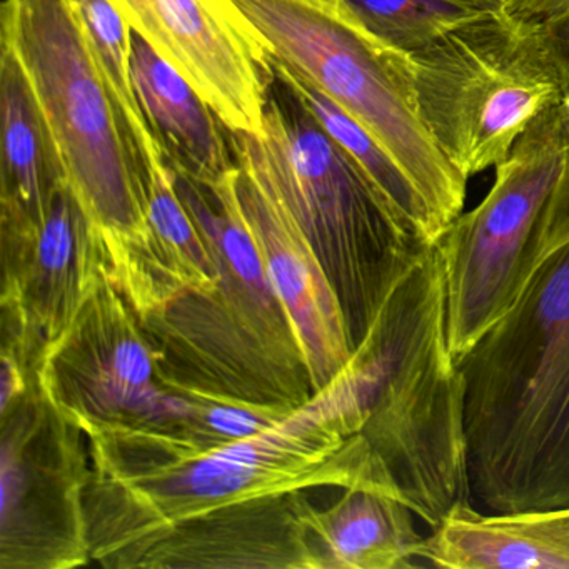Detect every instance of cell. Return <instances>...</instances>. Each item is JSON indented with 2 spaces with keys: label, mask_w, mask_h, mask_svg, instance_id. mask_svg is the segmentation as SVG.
Segmentation results:
<instances>
[{
  "label": "cell",
  "mask_w": 569,
  "mask_h": 569,
  "mask_svg": "<svg viewBox=\"0 0 569 569\" xmlns=\"http://www.w3.org/2000/svg\"><path fill=\"white\" fill-rule=\"evenodd\" d=\"M369 389L371 368L352 352L311 401L228 445L199 448L146 428L84 429L91 562L129 569L146 546L182 522L308 489L366 488L399 499L361 436Z\"/></svg>",
  "instance_id": "obj_1"
},
{
  "label": "cell",
  "mask_w": 569,
  "mask_h": 569,
  "mask_svg": "<svg viewBox=\"0 0 569 569\" xmlns=\"http://www.w3.org/2000/svg\"><path fill=\"white\" fill-rule=\"evenodd\" d=\"M458 366L476 508H569V238Z\"/></svg>",
  "instance_id": "obj_2"
},
{
  "label": "cell",
  "mask_w": 569,
  "mask_h": 569,
  "mask_svg": "<svg viewBox=\"0 0 569 569\" xmlns=\"http://www.w3.org/2000/svg\"><path fill=\"white\" fill-rule=\"evenodd\" d=\"M0 44L28 74L109 278L139 318L161 311L172 296L148 221L154 164L132 142L71 0H4Z\"/></svg>",
  "instance_id": "obj_3"
},
{
  "label": "cell",
  "mask_w": 569,
  "mask_h": 569,
  "mask_svg": "<svg viewBox=\"0 0 569 569\" xmlns=\"http://www.w3.org/2000/svg\"><path fill=\"white\" fill-rule=\"evenodd\" d=\"M171 171L216 266V282L141 319L164 378L249 405L295 409L311 401L308 359L236 194L234 174L202 184Z\"/></svg>",
  "instance_id": "obj_4"
},
{
  "label": "cell",
  "mask_w": 569,
  "mask_h": 569,
  "mask_svg": "<svg viewBox=\"0 0 569 569\" xmlns=\"http://www.w3.org/2000/svg\"><path fill=\"white\" fill-rule=\"evenodd\" d=\"M261 134L231 131L248 168L295 219L338 295L352 351L429 248L274 68Z\"/></svg>",
  "instance_id": "obj_5"
},
{
  "label": "cell",
  "mask_w": 569,
  "mask_h": 569,
  "mask_svg": "<svg viewBox=\"0 0 569 569\" xmlns=\"http://www.w3.org/2000/svg\"><path fill=\"white\" fill-rule=\"evenodd\" d=\"M495 184L436 241L449 351L461 361L569 238V151L549 109L496 166Z\"/></svg>",
  "instance_id": "obj_6"
},
{
  "label": "cell",
  "mask_w": 569,
  "mask_h": 569,
  "mask_svg": "<svg viewBox=\"0 0 569 569\" xmlns=\"http://www.w3.org/2000/svg\"><path fill=\"white\" fill-rule=\"evenodd\" d=\"M271 58L305 76L398 161L442 232L465 208L462 176L419 116L409 54L366 31L329 0H234Z\"/></svg>",
  "instance_id": "obj_7"
},
{
  "label": "cell",
  "mask_w": 569,
  "mask_h": 569,
  "mask_svg": "<svg viewBox=\"0 0 569 569\" xmlns=\"http://www.w3.org/2000/svg\"><path fill=\"white\" fill-rule=\"evenodd\" d=\"M422 124L466 178L496 168L561 98L538 24L489 12L409 54Z\"/></svg>",
  "instance_id": "obj_8"
},
{
  "label": "cell",
  "mask_w": 569,
  "mask_h": 569,
  "mask_svg": "<svg viewBox=\"0 0 569 569\" xmlns=\"http://www.w3.org/2000/svg\"><path fill=\"white\" fill-rule=\"evenodd\" d=\"M0 415V569L89 565L84 432L39 385Z\"/></svg>",
  "instance_id": "obj_9"
},
{
  "label": "cell",
  "mask_w": 569,
  "mask_h": 569,
  "mask_svg": "<svg viewBox=\"0 0 569 569\" xmlns=\"http://www.w3.org/2000/svg\"><path fill=\"white\" fill-rule=\"evenodd\" d=\"M39 389L81 431L92 426L154 428L168 388L161 352L108 272L38 369Z\"/></svg>",
  "instance_id": "obj_10"
},
{
  "label": "cell",
  "mask_w": 569,
  "mask_h": 569,
  "mask_svg": "<svg viewBox=\"0 0 569 569\" xmlns=\"http://www.w3.org/2000/svg\"><path fill=\"white\" fill-rule=\"evenodd\" d=\"M231 131L261 134L271 51L234 0H112Z\"/></svg>",
  "instance_id": "obj_11"
},
{
  "label": "cell",
  "mask_w": 569,
  "mask_h": 569,
  "mask_svg": "<svg viewBox=\"0 0 569 569\" xmlns=\"http://www.w3.org/2000/svg\"><path fill=\"white\" fill-rule=\"evenodd\" d=\"M2 342L38 375L106 271L91 221L68 182L52 194L36 228L0 232Z\"/></svg>",
  "instance_id": "obj_12"
},
{
  "label": "cell",
  "mask_w": 569,
  "mask_h": 569,
  "mask_svg": "<svg viewBox=\"0 0 569 569\" xmlns=\"http://www.w3.org/2000/svg\"><path fill=\"white\" fill-rule=\"evenodd\" d=\"M234 186L269 279L301 339L312 388L319 392L352 356L341 302L318 254L281 201L242 164Z\"/></svg>",
  "instance_id": "obj_13"
},
{
  "label": "cell",
  "mask_w": 569,
  "mask_h": 569,
  "mask_svg": "<svg viewBox=\"0 0 569 569\" xmlns=\"http://www.w3.org/2000/svg\"><path fill=\"white\" fill-rule=\"evenodd\" d=\"M305 499L292 492L182 522L146 546L131 568L318 569L301 521Z\"/></svg>",
  "instance_id": "obj_14"
},
{
  "label": "cell",
  "mask_w": 569,
  "mask_h": 569,
  "mask_svg": "<svg viewBox=\"0 0 569 569\" xmlns=\"http://www.w3.org/2000/svg\"><path fill=\"white\" fill-rule=\"evenodd\" d=\"M132 84L168 168L209 186L238 171L231 129L194 86L134 31Z\"/></svg>",
  "instance_id": "obj_15"
},
{
  "label": "cell",
  "mask_w": 569,
  "mask_h": 569,
  "mask_svg": "<svg viewBox=\"0 0 569 569\" xmlns=\"http://www.w3.org/2000/svg\"><path fill=\"white\" fill-rule=\"evenodd\" d=\"M69 181L61 149L19 59L0 44V232L36 228Z\"/></svg>",
  "instance_id": "obj_16"
},
{
  "label": "cell",
  "mask_w": 569,
  "mask_h": 569,
  "mask_svg": "<svg viewBox=\"0 0 569 569\" xmlns=\"http://www.w3.org/2000/svg\"><path fill=\"white\" fill-rule=\"evenodd\" d=\"M412 516L399 499L366 488L345 489L329 508L301 506L318 569L412 568L426 541Z\"/></svg>",
  "instance_id": "obj_17"
},
{
  "label": "cell",
  "mask_w": 569,
  "mask_h": 569,
  "mask_svg": "<svg viewBox=\"0 0 569 569\" xmlns=\"http://www.w3.org/2000/svg\"><path fill=\"white\" fill-rule=\"evenodd\" d=\"M272 66L291 82L309 111L329 136L348 152L349 158L365 172L376 191L388 202L395 214L429 244L441 238L435 218L421 192L416 188L405 169L382 148L381 142L369 134L348 112L342 111L321 89L316 88L305 76L276 62Z\"/></svg>",
  "instance_id": "obj_18"
},
{
  "label": "cell",
  "mask_w": 569,
  "mask_h": 569,
  "mask_svg": "<svg viewBox=\"0 0 569 569\" xmlns=\"http://www.w3.org/2000/svg\"><path fill=\"white\" fill-rule=\"evenodd\" d=\"M148 221L172 299L182 292L212 288L216 266L211 251L191 212L179 198L171 171L162 158L152 166Z\"/></svg>",
  "instance_id": "obj_19"
},
{
  "label": "cell",
  "mask_w": 569,
  "mask_h": 569,
  "mask_svg": "<svg viewBox=\"0 0 569 569\" xmlns=\"http://www.w3.org/2000/svg\"><path fill=\"white\" fill-rule=\"evenodd\" d=\"M92 54L118 102L122 121L149 164L161 154L149 131L132 84V29L112 0H71Z\"/></svg>",
  "instance_id": "obj_20"
},
{
  "label": "cell",
  "mask_w": 569,
  "mask_h": 569,
  "mask_svg": "<svg viewBox=\"0 0 569 569\" xmlns=\"http://www.w3.org/2000/svg\"><path fill=\"white\" fill-rule=\"evenodd\" d=\"M379 41L412 54L495 12L475 0H336Z\"/></svg>",
  "instance_id": "obj_21"
},
{
  "label": "cell",
  "mask_w": 569,
  "mask_h": 569,
  "mask_svg": "<svg viewBox=\"0 0 569 569\" xmlns=\"http://www.w3.org/2000/svg\"><path fill=\"white\" fill-rule=\"evenodd\" d=\"M502 12L541 26L569 14V0H506Z\"/></svg>",
  "instance_id": "obj_22"
},
{
  "label": "cell",
  "mask_w": 569,
  "mask_h": 569,
  "mask_svg": "<svg viewBox=\"0 0 569 569\" xmlns=\"http://www.w3.org/2000/svg\"><path fill=\"white\" fill-rule=\"evenodd\" d=\"M545 36L546 46L561 72L565 84L569 82V14L561 16L555 21L539 26Z\"/></svg>",
  "instance_id": "obj_23"
},
{
  "label": "cell",
  "mask_w": 569,
  "mask_h": 569,
  "mask_svg": "<svg viewBox=\"0 0 569 569\" xmlns=\"http://www.w3.org/2000/svg\"><path fill=\"white\" fill-rule=\"evenodd\" d=\"M556 119H558L559 128H561L562 138H565L566 148L569 151V82L562 89L561 98L555 106Z\"/></svg>",
  "instance_id": "obj_24"
},
{
  "label": "cell",
  "mask_w": 569,
  "mask_h": 569,
  "mask_svg": "<svg viewBox=\"0 0 569 569\" xmlns=\"http://www.w3.org/2000/svg\"><path fill=\"white\" fill-rule=\"evenodd\" d=\"M482 8L492 9V11H502L506 0H475Z\"/></svg>",
  "instance_id": "obj_25"
},
{
  "label": "cell",
  "mask_w": 569,
  "mask_h": 569,
  "mask_svg": "<svg viewBox=\"0 0 569 569\" xmlns=\"http://www.w3.org/2000/svg\"><path fill=\"white\" fill-rule=\"evenodd\" d=\"M329 2H336V0H329Z\"/></svg>",
  "instance_id": "obj_26"
}]
</instances>
